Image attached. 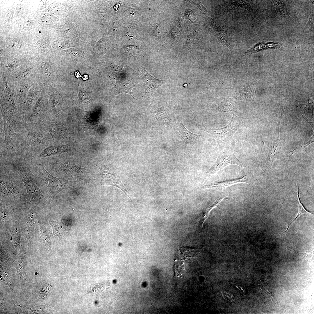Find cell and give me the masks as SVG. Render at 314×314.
Masks as SVG:
<instances>
[{
  "label": "cell",
  "instance_id": "4",
  "mask_svg": "<svg viewBox=\"0 0 314 314\" xmlns=\"http://www.w3.org/2000/svg\"><path fill=\"white\" fill-rule=\"evenodd\" d=\"M241 126L240 120L233 115L230 123L224 127L215 129L204 126L202 129L215 138L220 148L231 143L234 134Z\"/></svg>",
  "mask_w": 314,
  "mask_h": 314
},
{
  "label": "cell",
  "instance_id": "7",
  "mask_svg": "<svg viewBox=\"0 0 314 314\" xmlns=\"http://www.w3.org/2000/svg\"><path fill=\"white\" fill-rule=\"evenodd\" d=\"M47 103L41 97L38 98L29 115L25 119L27 124L41 123L49 116L47 114Z\"/></svg>",
  "mask_w": 314,
  "mask_h": 314
},
{
  "label": "cell",
  "instance_id": "19",
  "mask_svg": "<svg viewBox=\"0 0 314 314\" xmlns=\"http://www.w3.org/2000/svg\"><path fill=\"white\" fill-rule=\"evenodd\" d=\"M250 1L240 0L231 1L228 5V10H232L244 8L249 10L251 7Z\"/></svg>",
  "mask_w": 314,
  "mask_h": 314
},
{
  "label": "cell",
  "instance_id": "21",
  "mask_svg": "<svg viewBox=\"0 0 314 314\" xmlns=\"http://www.w3.org/2000/svg\"><path fill=\"white\" fill-rule=\"evenodd\" d=\"M297 196H298V197L299 201V209L298 213L297 216L296 217V218L295 219H294L290 223H288V227L287 228V229L285 231H284V232H283L279 233V234H282V233H285L286 235L287 233V232H288V230L290 226L301 215V214H302V213H306V212H309V213H310V212H309V211H308L303 206V204H302V203L301 202V201L300 199V197H299V187H298V188ZM312 214H313L312 213Z\"/></svg>",
  "mask_w": 314,
  "mask_h": 314
},
{
  "label": "cell",
  "instance_id": "22",
  "mask_svg": "<svg viewBox=\"0 0 314 314\" xmlns=\"http://www.w3.org/2000/svg\"><path fill=\"white\" fill-rule=\"evenodd\" d=\"M186 1L188 2L191 4H192L196 6L202 12L204 13L205 14H206L207 13V10L206 8L203 6L201 1L199 0H185Z\"/></svg>",
  "mask_w": 314,
  "mask_h": 314
},
{
  "label": "cell",
  "instance_id": "18",
  "mask_svg": "<svg viewBox=\"0 0 314 314\" xmlns=\"http://www.w3.org/2000/svg\"><path fill=\"white\" fill-rule=\"evenodd\" d=\"M272 2L281 19L285 20L289 15L288 14L286 3L285 1L273 0Z\"/></svg>",
  "mask_w": 314,
  "mask_h": 314
},
{
  "label": "cell",
  "instance_id": "15",
  "mask_svg": "<svg viewBox=\"0 0 314 314\" xmlns=\"http://www.w3.org/2000/svg\"><path fill=\"white\" fill-rule=\"evenodd\" d=\"M70 146L69 144L60 145H51L43 150L39 155L41 158H45L51 155L60 154L67 152Z\"/></svg>",
  "mask_w": 314,
  "mask_h": 314
},
{
  "label": "cell",
  "instance_id": "10",
  "mask_svg": "<svg viewBox=\"0 0 314 314\" xmlns=\"http://www.w3.org/2000/svg\"><path fill=\"white\" fill-rule=\"evenodd\" d=\"M209 19V25L214 30L219 42L223 47L226 46L229 50L231 49V45L225 30L215 20L211 18Z\"/></svg>",
  "mask_w": 314,
  "mask_h": 314
},
{
  "label": "cell",
  "instance_id": "24",
  "mask_svg": "<svg viewBox=\"0 0 314 314\" xmlns=\"http://www.w3.org/2000/svg\"><path fill=\"white\" fill-rule=\"evenodd\" d=\"M31 69L27 68L20 71L17 74V77L21 78H24L27 77L31 72Z\"/></svg>",
  "mask_w": 314,
  "mask_h": 314
},
{
  "label": "cell",
  "instance_id": "8",
  "mask_svg": "<svg viewBox=\"0 0 314 314\" xmlns=\"http://www.w3.org/2000/svg\"><path fill=\"white\" fill-rule=\"evenodd\" d=\"M139 72L144 83L145 95L149 99L158 88L167 82V80L154 78L149 74L144 67L140 68Z\"/></svg>",
  "mask_w": 314,
  "mask_h": 314
},
{
  "label": "cell",
  "instance_id": "1",
  "mask_svg": "<svg viewBox=\"0 0 314 314\" xmlns=\"http://www.w3.org/2000/svg\"><path fill=\"white\" fill-rule=\"evenodd\" d=\"M27 124V134L18 153H40L45 148L52 145L53 139L42 124L40 123Z\"/></svg>",
  "mask_w": 314,
  "mask_h": 314
},
{
  "label": "cell",
  "instance_id": "25",
  "mask_svg": "<svg viewBox=\"0 0 314 314\" xmlns=\"http://www.w3.org/2000/svg\"><path fill=\"white\" fill-rule=\"evenodd\" d=\"M188 86V84L187 83H184L183 85V86L185 88H186Z\"/></svg>",
  "mask_w": 314,
  "mask_h": 314
},
{
  "label": "cell",
  "instance_id": "14",
  "mask_svg": "<svg viewBox=\"0 0 314 314\" xmlns=\"http://www.w3.org/2000/svg\"><path fill=\"white\" fill-rule=\"evenodd\" d=\"M213 197L211 201L207 207L204 210L203 215V226L204 222L208 218L210 211L216 207L226 197L228 196L226 193L222 190H218Z\"/></svg>",
  "mask_w": 314,
  "mask_h": 314
},
{
  "label": "cell",
  "instance_id": "12",
  "mask_svg": "<svg viewBox=\"0 0 314 314\" xmlns=\"http://www.w3.org/2000/svg\"><path fill=\"white\" fill-rule=\"evenodd\" d=\"M49 164L53 166L61 171H69L74 175L78 176L84 175L86 173V169L79 167L74 164L70 162L61 161L58 163H49Z\"/></svg>",
  "mask_w": 314,
  "mask_h": 314
},
{
  "label": "cell",
  "instance_id": "5",
  "mask_svg": "<svg viewBox=\"0 0 314 314\" xmlns=\"http://www.w3.org/2000/svg\"><path fill=\"white\" fill-rule=\"evenodd\" d=\"M220 151L215 163L205 174L210 176L216 173L226 166L235 164L243 167L244 165L238 160L234 154L231 144L220 148Z\"/></svg>",
  "mask_w": 314,
  "mask_h": 314
},
{
  "label": "cell",
  "instance_id": "2",
  "mask_svg": "<svg viewBox=\"0 0 314 314\" xmlns=\"http://www.w3.org/2000/svg\"><path fill=\"white\" fill-rule=\"evenodd\" d=\"M25 160L16 158L12 160L11 163L24 184L27 194L31 200L37 202L44 201L46 199Z\"/></svg>",
  "mask_w": 314,
  "mask_h": 314
},
{
  "label": "cell",
  "instance_id": "6",
  "mask_svg": "<svg viewBox=\"0 0 314 314\" xmlns=\"http://www.w3.org/2000/svg\"><path fill=\"white\" fill-rule=\"evenodd\" d=\"M95 165L100 170V172L97 174L101 177L100 183L102 185L115 186L122 191L130 198L129 192L122 183L118 172L115 170L108 168L104 165Z\"/></svg>",
  "mask_w": 314,
  "mask_h": 314
},
{
  "label": "cell",
  "instance_id": "20",
  "mask_svg": "<svg viewBox=\"0 0 314 314\" xmlns=\"http://www.w3.org/2000/svg\"><path fill=\"white\" fill-rule=\"evenodd\" d=\"M134 85L133 83H121L115 87V93L117 94L120 93L125 92L132 94L131 90Z\"/></svg>",
  "mask_w": 314,
  "mask_h": 314
},
{
  "label": "cell",
  "instance_id": "16",
  "mask_svg": "<svg viewBox=\"0 0 314 314\" xmlns=\"http://www.w3.org/2000/svg\"><path fill=\"white\" fill-rule=\"evenodd\" d=\"M153 116L165 127L170 125L172 119L167 115L164 107H160L156 109L153 113Z\"/></svg>",
  "mask_w": 314,
  "mask_h": 314
},
{
  "label": "cell",
  "instance_id": "9",
  "mask_svg": "<svg viewBox=\"0 0 314 314\" xmlns=\"http://www.w3.org/2000/svg\"><path fill=\"white\" fill-rule=\"evenodd\" d=\"M58 123L48 117L41 123L50 133L54 141H59L65 137V129Z\"/></svg>",
  "mask_w": 314,
  "mask_h": 314
},
{
  "label": "cell",
  "instance_id": "3",
  "mask_svg": "<svg viewBox=\"0 0 314 314\" xmlns=\"http://www.w3.org/2000/svg\"><path fill=\"white\" fill-rule=\"evenodd\" d=\"M39 163L37 165L38 175L43 187L51 197L54 196L64 189L75 187L77 185L78 183L77 182L53 176Z\"/></svg>",
  "mask_w": 314,
  "mask_h": 314
},
{
  "label": "cell",
  "instance_id": "13",
  "mask_svg": "<svg viewBox=\"0 0 314 314\" xmlns=\"http://www.w3.org/2000/svg\"><path fill=\"white\" fill-rule=\"evenodd\" d=\"M238 183H246L250 184L247 175L245 174L243 177L234 180H229L222 182H214L207 185H205L204 187L205 188H213L217 190H222L224 188L227 187Z\"/></svg>",
  "mask_w": 314,
  "mask_h": 314
},
{
  "label": "cell",
  "instance_id": "17",
  "mask_svg": "<svg viewBox=\"0 0 314 314\" xmlns=\"http://www.w3.org/2000/svg\"><path fill=\"white\" fill-rule=\"evenodd\" d=\"M278 45V43L270 42L265 43L263 42H260L245 53L244 56L264 50L268 48H276Z\"/></svg>",
  "mask_w": 314,
  "mask_h": 314
},
{
  "label": "cell",
  "instance_id": "23",
  "mask_svg": "<svg viewBox=\"0 0 314 314\" xmlns=\"http://www.w3.org/2000/svg\"><path fill=\"white\" fill-rule=\"evenodd\" d=\"M185 15L186 18L190 20L192 22H195V15L192 11L188 9L185 12Z\"/></svg>",
  "mask_w": 314,
  "mask_h": 314
},
{
  "label": "cell",
  "instance_id": "11",
  "mask_svg": "<svg viewBox=\"0 0 314 314\" xmlns=\"http://www.w3.org/2000/svg\"><path fill=\"white\" fill-rule=\"evenodd\" d=\"M178 129L185 144L187 145H192L199 142L201 136L190 131L184 125L182 122L177 124Z\"/></svg>",
  "mask_w": 314,
  "mask_h": 314
}]
</instances>
